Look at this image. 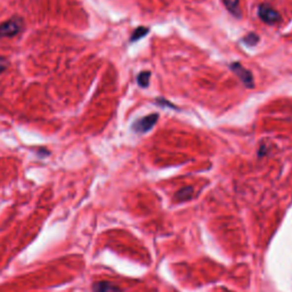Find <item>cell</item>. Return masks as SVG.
<instances>
[{
	"label": "cell",
	"mask_w": 292,
	"mask_h": 292,
	"mask_svg": "<svg viewBox=\"0 0 292 292\" xmlns=\"http://www.w3.org/2000/svg\"><path fill=\"white\" fill-rule=\"evenodd\" d=\"M23 29V20L14 16L0 24V38H12L18 35Z\"/></svg>",
	"instance_id": "cell-1"
},
{
	"label": "cell",
	"mask_w": 292,
	"mask_h": 292,
	"mask_svg": "<svg viewBox=\"0 0 292 292\" xmlns=\"http://www.w3.org/2000/svg\"><path fill=\"white\" fill-rule=\"evenodd\" d=\"M258 15H259L260 20L267 24H275L277 22L281 21V15L279 12L271 7L267 3H262L258 8Z\"/></svg>",
	"instance_id": "cell-2"
},
{
	"label": "cell",
	"mask_w": 292,
	"mask_h": 292,
	"mask_svg": "<svg viewBox=\"0 0 292 292\" xmlns=\"http://www.w3.org/2000/svg\"><path fill=\"white\" fill-rule=\"evenodd\" d=\"M231 70L240 78V80L242 81V83L245 84L247 88H253L254 86L253 77H252V73H251L249 70L246 69L245 66L241 65L238 62L231 64Z\"/></svg>",
	"instance_id": "cell-3"
},
{
	"label": "cell",
	"mask_w": 292,
	"mask_h": 292,
	"mask_svg": "<svg viewBox=\"0 0 292 292\" xmlns=\"http://www.w3.org/2000/svg\"><path fill=\"white\" fill-rule=\"evenodd\" d=\"M158 120H159L158 113L150 114V116H146L142 118V119L136 121L134 125H132V129H134L136 132H146L154 127Z\"/></svg>",
	"instance_id": "cell-4"
},
{
	"label": "cell",
	"mask_w": 292,
	"mask_h": 292,
	"mask_svg": "<svg viewBox=\"0 0 292 292\" xmlns=\"http://www.w3.org/2000/svg\"><path fill=\"white\" fill-rule=\"evenodd\" d=\"M92 292H121L120 288L109 281H98L92 284Z\"/></svg>",
	"instance_id": "cell-5"
},
{
	"label": "cell",
	"mask_w": 292,
	"mask_h": 292,
	"mask_svg": "<svg viewBox=\"0 0 292 292\" xmlns=\"http://www.w3.org/2000/svg\"><path fill=\"white\" fill-rule=\"evenodd\" d=\"M224 5L230 10L231 14L240 17L241 16V7H240V0H223Z\"/></svg>",
	"instance_id": "cell-6"
},
{
	"label": "cell",
	"mask_w": 292,
	"mask_h": 292,
	"mask_svg": "<svg viewBox=\"0 0 292 292\" xmlns=\"http://www.w3.org/2000/svg\"><path fill=\"white\" fill-rule=\"evenodd\" d=\"M192 197H193V187L191 186H185L183 188H180V190L175 194V199L179 202L190 200Z\"/></svg>",
	"instance_id": "cell-7"
},
{
	"label": "cell",
	"mask_w": 292,
	"mask_h": 292,
	"mask_svg": "<svg viewBox=\"0 0 292 292\" xmlns=\"http://www.w3.org/2000/svg\"><path fill=\"white\" fill-rule=\"evenodd\" d=\"M150 78L151 72L150 71H142L137 77V83L140 87L147 88L150 84Z\"/></svg>",
	"instance_id": "cell-8"
},
{
	"label": "cell",
	"mask_w": 292,
	"mask_h": 292,
	"mask_svg": "<svg viewBox=\"0 0 292 292\" xmlns=\"http://www.w3.org/2000/svg\"><path fill=\"white\" fill-rule=\"evenodd\" d=\"M149 29L145 28V27H139L136 29V30L132 32V35L130 37V42H137V40L142 39L143 37H145L147 33H149Z\"/></svg>",
	"instance_id": "cell-9"
},
{
	"label": "cell",
	"mask_w": 292,
	"mask_h": 292,
	"mask_svg": "<svg viewBox=\"0 0 292 292\" xmlns=\"http://www.w3.org/2000/svg\"><path fill=\"white\" fill-rule=\"evenodd\" d=\"M242 42L246 43V45H248V46H256L258 42H259V37H258L256 33H253V32H251V33H249V35H247L245 38L242 39Z\"/></svg>",
	"instance_id": "cell-10"
},
{
	"label": "cell",
	"mask_w": 292,
	"mask_h": 292,
	"mask_svg": "<svg viewBox=\"0 0 292 292\" xmlns=\"http://www.w3.org/2000/svg\"><path fill=\"white\" fill-rule=\"evenodd\" d=\"M8 64L9 63L5 57H0V73L5 71V70L7 69V66H8Z\"/></svg>",
	"instance_id": "cell-11"
},
{
	"label": "cell",
	"mask_w": 292,
	"mask_h": 292,
	"mask_svg": "<svg viewBox=\"0 0 292 292\" xmlns=\"http://www.w3.org/2000/svg\"><path fill=\"white\" fill-rule=\"evenodd\" d=\"M157 102L159 103V104H160L161 106H169V108H173L175 109V106H173L171 103H169L168 101H166V99H162V98H159V99H157Z\"/></svg>",
	"instance_id": "cell-12"
}]
</instances>
